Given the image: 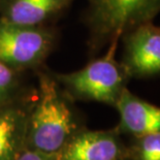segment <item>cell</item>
I'll use <instances>...</instances> for the list:
<instances>
[{"instance_id": "1", "label": "cell", "mask_w": 160, "mask_h": 160, "mask_svg": "<svg viewBox=\"0 0 160 160\" xmlns=\"http://www.w3.org/2000/svg\"><path fill=\"white\" fill-rule=\"evenodd\" d=\"M43 67L34 71L36 97L27 120L25 148L56 155L86 126L74 100L63 90L52 71Z\"/></svg>"}, {"instance_id": "2", "label": "cell", "mask_w": 160, "mask_h": 160, "mask_svg": "<svg viewBox=\"0 0 160 160\" xmlns=\"http://www.w3.org/2000/svg\"><path fill=\"white\" fill-rule=\"evenodd\" d=\"M83 21L88 30L91 58L119 42L125 33L153 22L160 13V0H86Z\"/></svg>"}, {"instance_id": "3", "label": "cell", "mask_w": 160, "mask_h": 160, "mask_svg": "<svg viewBox=\"0 0 160 160\" xmlns=\"http://www.w3.org/2000/svg\"><path fill=\"white\" fill-rule=\"evenodd\" d=\"M119 42H112L100 57H93L81 69L53 72L72 100L99 102L115 108L130 81L120 60L116 58Z\"/></svg>"}, {"instance_id": "4", "label": "cell", "mask_w": 160, "mask_h": 160, "mask_svg": "<svg viewBox=\"0 0 160 160\" xmlns=\"http://www.w3.org/2000/svg\"><path fill=\"white\" fill-rule=\"evenodd\" d=\"M52 25L26 26L0 19V61L29 72L45 66L58 42Z\"/></svg>"}, {"instance_id": "5", "label": "cell", "mask_w": 160, "mask_h": 160, "mask_svg": "<svg viewBox=\"0 0 160 160\" xmlns=\"http://www.w3.org/2000/svg\"><path fill=\"white\" fill-rule=\"evenodd\" d=\"M120 62L130 80L160 78V26L149 22L121 37Z\"/></svg>"}, {"instance_id": "6", "label": "cell", "mask_w": 160, "mask_h": 160, "mask_svg": "<svg viewBox=\"0 0 160 160\" xmlns=\"http://www.w3.org/2000/svg\"><path fill=\"white\" fill-rule=\"evenodd\" d=\"M127 142L115 127L90 130L84 127L71 138L55 160H125Z\"/></svg>"}, {"instance_id": "7", "label": "cell", "mask_w": 160, "mask_h": 160, "mask_svg": "<svg viewBox=\"0 0 160 160\" xmlns=\"http://www.w3.org/2000/svg\"><path fill=\"white\" fill-rule=\"evenodd\" d=\"M36 89L0 107V160H16L25 148L27 120Z\"/></svg>"}, {"instance_id": "8", "label": "cell", "mask_w": 160, "mask_h": 160, "mask_svg": "<svg viewBox=\"0 0 160 160\" xmlns=\"http://www.w3.org/2000/svg\"><path fill=\"white\" fill-rule=\"evenodd\" d=\"M119 123L116 129L122 135L137 138L160 132V107L131 93L128 88L116 103Z\"/></svg>"}, {"instance_id": "9", "label": "cell", "mask_w": 160, "mask_h": 160, "mask_svg": "<svg viewBox=\"0 0 160 160\" xmlns=\"http://www.w3.org/2000/svg\"><path fill=\"white\" fill-rule=\"evenodd\" d=\"M76 0H0V19L26 26H47Z\"/></svg>"}, {"instance_id": "10", "label": "cell", "mask_w": 160, "mask_h": 160, "mask_svg": "<svg viewBox=\"0 0 160 160\" xmlns=\"http://www.w3.org/2000/svg\"><path fill=\"white\" fill-rule=\"evenodd\" d=\"M26 73L0 61V107L18 99L30 91L25 85Z\"/></svg>"}, {"instance_id": "11", "label": "cell", "mask_w": 160, "mask_h": 160, "mask_svg": "<svg viewBox=\"0 0 160 160\" xmlns=\"http://www.w3.org/2000/svg\"><path fill=\"white\" fill-rule=\"evenodd\" d=\"M125 160H160V132L130 138Z\"/></svg>"}, {"instance_id": "12", "label": "cell", "mask_w": 160, "mask_h": 160, "mask_svg": "<svg viewBox=\"0 0 160 160\" xmlns=\"http://www.w3.org/2000/svg\"><path fill=\"white\" fill-rule=\"evenodd\" d=\"M16 160H55V158L53 155L43 154V153L34 151V150L24 148Z\"/></svg>"}]
</instances>
